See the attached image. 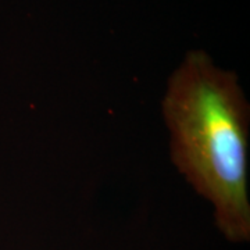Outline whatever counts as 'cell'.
Returning <instances> with one entry per match:
<instances>
[{
  "instance_id": "6da1fadb",
  "label": "cell",
  "mask_w": 250,
  "mask_h": 250,
  "mask_svg": "<svg viewBox=\"0 0 250 250\" xmlns=\"http://www.w3.org/2000/svg\"><path fill=\"white\" fill-rule=\"evenodd\" d=\"M178 172L213 207L229 242L250 239V106L236 74L190 50L167 81L161 100Z\"/></svg>"
}]
</instances>
